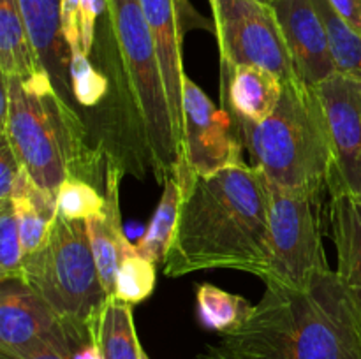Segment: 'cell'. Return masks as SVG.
<instances>
[{
    "label": "cell",
    "mask_w": 361,
    "mask_h": 359,
    "mask_svg": "<svg viewBox=\"0 0 361 359\" xmlns=\"http://www.w3.org/2000/svg\"><path fill=\"white\" fill-rule=\"evenodd\" d=\"M99 348L102 359H141V341L134 327L133 305L109 298L101 315Z\"/></svg>",
    "instance_id": "cell-20"
},
{
    "label": "cell",
    "mask_w": 361,
    "mask_h": 359,
    "mask_svg": "<svg viewBox=\"0 0 361 359\" xmlns=\"http://www.w3.org/2000/svg\"><path fill=\"white\" fill-rule=\"evenodd\" d=\"M21 250L20 227L13 201H0V280H21Z\"/></svg>",
    "instance_id": "cell-25"
},
{
    "label": "cell",
    "mask_w": 361,
    "mask_h": 359,
    "mask_svg": "<svg viewBox=\"0 0 361 359\" xmlns=\"http://www.w3.org/2000/svg\"><path fill=\"white\" fill-rule=\"evenodd\" d=\"M254 168L288 190L328 192L334 148L316 87L300 77L284 83L275 111L264 122L236 120Z\"/></svg>",
    "instance_id": "cell-3"
},
{
    "label": "cell",
    "mask_w": 361,
    "mask_h": 359,
    "mask_svg": "<svg viewBox=\"0 0 361 359\" xmlns=\"http://www.w3.org/2000/svg\"><path fill=\"white\" fill-rule=\"evenodd\" d=\"M108 14L130 94L161 183L175 175L182 153L173 129L164 77L140 0H108Z\"/></svg>",
    "instance_id": "cell-6"
},
{
    "label": "cell",
    "mask_w": 361,
    "mask_h": 359,
    "mask_svg": "<svg viewBox=\"0 0 361 359\" xmlns=\"http://www.w3.org/2000/svg\"><path fill=\"white\" fill-rule=\"evenodd\" d=\"M270 197V264L264 284L309 291L330 273L321 239L323 194L288 190L267 178Z\"/></svg>",
    "instance_id": "cell-7"
},
{
    "label": "cell",
    "mask_w": 361,
    "mask_h": 359,
    "mask_svg": "<svg viewBox=\"0 0 361 359\" xmlns=\"http://www.w3.org/2000/svg\"><path fill=\"white\" fill-rule=\"evenodd\" d=\"M334 148L328 196L361 201V81L334 74L316 87Z\"/></svg>",
    "instance_id": "cell-10"
},
{
    "label": "cell",
    "mask_w": 361,
    "mask_h": 359,
    "mask_svg": "<svg viewBox=\"0 0 361 359\" xmlns=\"http://www.w3.org/2000/svg\"><path fill=\"white\" fill-rule=\"evenodd\" d=\"M222 69L254 65L282 83L296 80L284 34L270 4L259 0H210Z\"/></svg>",
    "instance_id": "cell-8"
},
{
    "label": "cell",
    "mask_w": 361,
    "mask_h": 359,
    "mask_svg": "<svg viewBox=\"0 0 361 359\" xmlns=\"http://www.w3.org/2000/svg\"><path fill=\"white\" fill-rule=\"evenodd\" d=\"M157 284V264L140 256L137 248L122 259L116 275L115 296L127 305H137L150 298Z\"/></svg>",
    "instance_id": "cell-23"
},
{
    "label": "cell",
    "mask_w": 361,
    "mask_h": 359,
    "mask_svg": "<svg viewBox=\"0 0 361 359\" xmlns=\"http://www.w3.org/2000/svg\"><path fill=\"white\" fill-rule=\"evenodd\" d=\"M196 299L201 322L222 336L242 327L254 310L243 296L231 294L212 284H201L196 289Z\"/></svg>",
    "instance_id": "cell-21"
},
{
    "label": "cell",
    "mask_w": 361,
    "mask_h": 359,
    "mask_svg": "<svg viewBox=\"0 0 361 359\" xmlns=\"http://www.w3.org/2000/svg\"><path fill=\"white\" fill-rule=\"evenodd\" d=\"M270 6L284 34L296 76L317 87L337 74L328 30L312 0H275Z\"/></svg>",
    "instance_id": "cell-12"
},
{
    "label": "cell",
    "mask_w": 361,
    "mask_h": 359,
    "mask_svg": "<svg viewBox=\"0 0 361 359\" xmlns=\"http://www.w3.org/2000/svg\"><path fill=\"white\" fill-rule=\"evenodd\" d=\"M28 37L35 49L39 62L46 69L60 97L73 106L71 84V53L63 37L60 0H18Z\"/></svg>",
    "instance_id": "cell-13"
},
{
    "label": "cell",
    "mask_w": 361,
    "mask_h": 359,
    "mask_svg": "<svg viewBox=\"0 0 361 359\" xmlns=\"http://www.w3.org/2000/svg\"><path fill=\"white\" fill-rule=\"evenodd\" d=\"M30 180L7 137L0 134V201H13L14 197L23 196Z\"/></svg>",
    "instance_id": "cell-28"
},
{
    "label": "cell",
    "mask_w": 361,
    "mask_h": 359,
    "mask_svg": "<svg viewBox=\"0 0 361 359\" xmlns=\"http://www.w3.org/2000/svg\"><path fill=\"white\" fill-rule=\"evenodd\" d=\"M59 213L69 220H88L104 213L106 196L81 178H67L56 194Z\"/></svg>",
    "instance_id": "cell-24"
},
{
    "label": "cell",
    "mask_w": 361,
    "mask_h": 359,
    "mask_svg": "<svg viewBox=\"0 0 361 359\" xmlns=\"http://www.w3.org/2000/svg\"><path fill=\"white\" fill-rule=\"evenodd\" d=\"M182 108V162L173 175L180 185L194 175L210 176L245 164L242 143L236 136L238 127H233L228 113L219 109L187 74L183 76Z\"/></svg>",
    "instance_id": "cell-9"
},
{
    "label": "cell",
    "mask_w": 361,
    "mask_h": 359,
    "mask_svg": "<svg viewBox=\"0 0 361 359\" xmlns=\"http://www.w3.org/2000/svg\"><path fill=\"white\" fill-rule=\"evenodd\" d=\"M173 2H175L180 37L185 39V35L189 34L190 30L215 32V23H212L208 18H204L201 13H197L189 0H173Z\"/></svg>",
    "instance_id": "cell-30"
},
{
    "label": "cell",
    "mask_w": 361,
    "mask_h": 359,
    "mask_svg": "<svg viewBox=\"0 0 361 359\" xmlns=\"http://www.w3.org/2000/svg\"><path fill=\"white\" fill-rule=\"evenodd\" d=\"M342 21L361 37V0H328Z\"/></svg>",
    "instance_id": "cell-31"
},
{
    "label": "cell",
    "mask_w": 361,
    "mask_h": 359,
    "mask_svg": "<svg viewBox=\"0 0 361 359\" xmlns=\"http://www.w3.org/2000/svg\"><path fill=\"white\" fill-rule=\"evenodd\" d=\"M219 347L229 359H361V317L330 271L303 292L267 285Z\"/></svg>",
    "instance_id": "cell-2"
},
{
    "label": "cell",
    "mask_w": 361,
    "mask_h": 359,
    "mask_svg": "<svg viewBox=\"0 0 361 359\" xmlns=\"http://www.w3.org/2000/svg\"><path fill=\"white\" fill-rule=\"evenodd\" d=\"M330 238L337 250V277L361 317V201L349 196H330Z\"/></svg>",
    "instance_id": "cell-16"
},
{
    "label": "cell",
    "mask_w": 361,
    "mask_h": 359,
    "mask_svg": "<svg viewBox=\"0 0 361 359\" xmlns=\"http://www.w3.org/2000/svg\"><path fill=\"white\" fill-rule=\"evenodd\" d=\"M9 109L0 134L7 137L30 178L56 197L67 178L94 175V158L85 144V127L73 106L56 90L34 92L18 76L0 77Z\"/></svg>",
    "instance_id": "cell-4"
},
{
    "label": "cell",
    "mask_w": 361,
    "mask_h": 359,
    "mask_svg": "<svg viewBox=\"0 0 361 359\" xmlns=\"http://www.w3.org/2000/svg\"><path fill=\"white\" fill-rule=\"evenodd\" d=\"M120 178H122V171L118 168H115V165L111 168L109 165L106 169L104 213L85 220L88 239H90L92 245V252H94L95 264H97L99 277H101V282L109 298L115 296L116 275H118L120 263H122V259L127 253L136 250V246L130 245V241L123 234L122 220H120Z\"/></svg>",
    "instance_id": "cell-15"
},
{
    "label": "cell",
    "mask_w": 361,
    "mask_h": 359,
    "mask_svg": "<svg viewBox=\"0 0 361 359\" xmlns=\"http://www.w3.org/2000/svg\"><path fill=\"white\" fill-rule=\"evenodd\" d=\"M2 284L0 351H25L48 344L69 355L67 326L55 310L20 280Z\"/></svg>",
    "instance_id": "cell-11"
},
{
    "label": "cell",
    "mask_w": 361,
    "mask_h": 359,
    "mask_svg": "<svg viewBox=\"0 0 361 359\" xmlns=\"http://www.w3.org/2000/svg\"><path fill=\"white\" fill-rule=\"evenodd\" d=\"M164 190L159 201L155 213L148 224L147 232L136 245L140 256L154 264H164L166 253L175 236L176 224H178L180 206H182V187L175 176L164 180Z\"/></svg>",
    "instance_id": "cell-19"
},
{
    "label": "cell",
    "mask_w": 361,
    "mask_h": 359,
    "mask_svg": "<svg viewBox=\"0 0 361 359\" xmlns=\"http://www.w3.org/2000/svg\"><path fill=\"white\" fill-rule=\"evenodd\" d=\"M20 282L41 296L63 322L99 331L109 296L99 277L85 220L56 213L44 243L23 257Z\"/></svg>",
    "instance_id": "cell-5"
},
{
    "label": "cell",
    "mask_w": 361,
    "mask_h": 359,
    "mask_svg": "<svg viewBox=\"0 0 361 359\" xmlns=\"http://www.w3.org/2000/svg\"><path fill=\"white\" fill-rule=\"evenodd\" d=\"M312 2L328 30L337 70L361 81V37L338 18L328 0H312Z\"/></svg>",
    "instance_id": "cell-22"
},
{
    "label": "cell",
    "mask_w": 361,
    "mask_h": 359,
    "mask_svg": "<svg viewBox=\"0 0 361 359\" xmlns=\"http://www.w3.org/2000/svg\"><path fill=\"white\" fill-rule=\"evenodd\" d=\"M0 359H69V355L53 345L42 344L25 351H0Z\"/></svg>",
    "instance_id": "cell-32"
},
{
    "label": "cell",
    "mask_w": 361,
    "mask_h": 359,
    "mask_svg": "<svg viewBox=\"0 0 361 359\" xmlns=\"http://www.w3.org/2000/svg\"><path fill=\"white\" fill-rule=\"evenodd\" d=\"M0 73L23 81L46 74L28 37L18 0H0Z\"/></svg>",
    "instance_id": "cell-18"
},
{
    "label": "cell",
    "mask_w": 361,
    "mask_h": 359,
    "mask_svg": "<svg viewBox=\"0 0 361 359\" xmlns=\"http://www.w3.org/2000/svg\"><path fill=\"white\" fill-rule=\"evenodd\" d=\"M60 16L69 48L83 49V0H60Z\"/></svg>",
    "instance_id": "cell-29"
},
{
    "label": "cell",
    "mask_w": 361,
    "mask_h": 359,
    "mask_svg": "<svg viewBox=\"0 0 361 359\" xmlns=\"http://www.w3.org/2000/svg\"><path fill=\"white\" fill-rule=\"evenodd\" d=\"M140 6L147 18L148 28L154 37L157 58L161 63L162 77H164L166 94H168L169 111H171L173 129H175L176 143L182 153L183 137V76L185 70L182 65V42L176 20L175 2L173 0H140Z\"/></svg>",
    "instance_id": "cell-14"
},
{
    "label": "cell",
    "mask_w": 361,
    "mask_h": 359,
    "mask_svg": "<svg viewBox=\"0 0 361 359\" xmlns=\"http://www.w3.org/2000/svg\"><path fill=\"white\" fill-rule=\"evenodd\" d=\"M13 204L14 210H16L21 250H23L25 257L28 253L35 252L44 243L49 231V225H51L53 220L46 217L44 213H41L37 210V206L28 197H16V199H13Z\"/></svg>",
    "instance_id": "cell-27"
},
{
    "label": "cell",
    "mask_w": 361,
    "mask_h": 359,
    "mask_svg": "<svg viewBox=\"0 0 361 359\" xmlns=\"http://www.w3.org/2000/svg\"><path fill=\"white\" fill-rule=\"evenodd\" d=\"M180 187L182 206L164 273L236 270L264 282L270 264V197L263 171L242 164L210 176L196 175Z\"/></svg>",
    "instance_id": "cell-1"
},
{
    "label": "cell",
    "mask_w": 361,
    "mask_h": 359,
    "mask_svg": "<svg viewBox=\"0 0 361 359\" xmlns=\"http://www.w3.org/2000/svg\"><path fill=\"white\" fill-rule=\"evenodd\" d=\"M259 2H263V4H274L275 0H259Z\"/></svg>",
    "instance_id": "cell-35"
},
{
    "label": "cell",
    "mask_w": 361,
    "mask_h": 359,
    "mask_svg": "<svg viewBox=\"0 0 361 359\" xmlns=\"http://www.w3.org/2000/svg\"><path fill=\"white\" fill-rule=\"evenodd\" d=\"M228 74V102L235 120L261 123L275 111L284 83L270 70L254 65L222 69Z\"/></svg>",
    "instance_id": "cell-17"
},
{
    "label": "cell",
    "mask_w": 361,
    "mask_h": 359,
    "mask_svg": "<svg viewBox=\"0 0 361 359\" xmlns=\"http://www.w3.org/2000/svg\"><path fill=\"white\" fill-rule=\"evenodd\" d=\"M141 359H150V358H148L147 352H145V348H141Z\"/></svg>",
    "instance_id": "cell-34"
},
{
    "label": "cell",
    "mask_w": 361,
    "mask_h": 359,
    "mask_svg": "<svg viewBox=\"0 0 361 359\" xmlns=\"http://www.w3.org/2000/svg\"><path fill=\"white\" fill-rule=\"evenodd\" d=\"M197 359H229V358L224 354V351H222L219 345H214V347H207V351H204L203 354L197 355Z\"/></svg>",
    "instance_id": "cell-33"
},
{
    "label": "cell",
    "mask_w": 361,
    "mask_h": 359,
    "mask_svg": "<svg viewBox=\"0 0 361 359\" xmlns=\"http://www.w3.org/2000/svg\"><path fill=\"white\" fill-rule=\"evenodd\" d=\"M71 84L74 102L85 108H95L108 92V80L95 69L83 49H71Z\"/></svg>",
    "instance_id": "cell-26"
}]
</instances>
